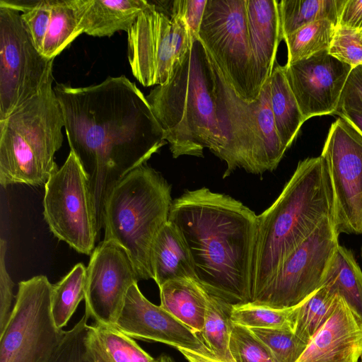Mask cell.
<instances>
[{"label": "cell", "instance_id": "9c48e42d", "mask_svg": "<svg viewBox=\"0 0 362 362\" xmlns=\"http://www.w3.org/2000/svg\"><path fill=\"white\" fill-rule=\"evenodd\" d=\"M52 284L44 275L18 284L11 317L0 332V362H48L65 331L52 313Z\"/></svg>", "mask_w": 362, "mask_h": 362}, {"label": "cell", "instance_id": "4316f807", "mask_svg": "<svg viewBox=\"0 0 362 362\" xmlns=\"http://www.w3.org/2000/svg\"><path fill=\"white\" fill-rule=\"evenodd\" d=\"M232 308L233 305L210 294L204 326L197 334L214 357L223 362H235L229 348Z\"/></svg>", "mask_w": 362, "mask_h": 362}, {"label": "cell", "instance_id": "ba28073f", "mask_svg": "<svg viewBox=\"0 0 362 362\" xmlns=\"http://www.w3.org/2000/svg\"><path fill=\"white\" fill-rule=\"evenodd\" d=\"M199 38L236 94L246 101L260 93L247 23L246 0H207Z\"/></svg>", "mask_w": 362, "mask_h": 362}, {"label": "cell", "instance_id": "7bdbcfd3", "mask_svg": "<svg viewBox=\"0 0 362 362\" xmlns=\"http://www.w3.org/2000/svg\"><path fill=\"white\" fill-rule=\"evenodd\" d=\"M177 349L183 355L188 362H223L214 357L205 356L182 347H178Z\"/></svg>", "mask_w": 362, "mask_h": 362}, {"label": "cell", "instance_id": "7c38bea8", "mask_svg": "<svg viewBox=\"0 0 362 362\" xmlns=\"http://www.w3.org/2000/svg\"><path fill=\"white\" fill-rule=\"evenodd\" d=\"M53 62L35 47L21 12L0 0V120L40 91Z\"/></svg>", "mask_w": 362, "mask_h": 362}, {"label": "cell", "instance_id": "52a82bcc", "mask_svg": "<svg viewBox=\"0 0 362 362\" xmlns=\"http://www.w3.org/2000/svg\"><path fill=\"white\" fill-rule=\"evenodd\" d=\"M209 57L214 76L216 115L226 140L220 158L227 165L223 177L237 168L253 174L274 170L286 150L274 124L269 78L256 100L246 101L236 94L212 57Z\"/></svg>", "mask_w": 362, "mask_h": 362}, {"label": "cell", "instance_id": "e575fe53", "mask_svg": "<svg viewBox=\"0 0 362 362\" xmlns=\"http://www.w3.org/2000/svg\"><path fill=\"white\" fill-rule=\"evenodd\" d=\"M229 348L235 362H276L269 349L250 329L233 322Z\"/></svg>", "mask_w": 362, "mask_h": 362}, {"label": "cell", "instance_id": "8992f818", "mask_svg": "<svg viewBox=\"0 0 362 362\" xmlns=\"http://www.w3.org/2000/svg\"><path fill=\"white\" fill-rule=\"evenodd\" d=\"M172 202L171 186L146 164L124 177L106 199L104 240L127 250L140 280L153 279L152 247L168 221Z\"/></svg>", "mask_w": 362, "mask_h": 362}, {"label": "cell", "instance_id": "ffe728a7", "mask_svg": "<svg viewBox=\"0 0 362 362\" xmlns=\"http://www.w3.org/2000/svg\"><path fill=\"white\" fill-rule=\"evenodd\" d=\"M83 33L110 37L128 31L139 15L150 5L145 0H72Z\"/></svg>", "mask_w": 362, "mask_h": 362}, {"label": "cell", "instance_id": "f546056e", "mask_svg": "<svg viewBox=\"0 0 362 362\" xmlns=\"http://www.w3.org/2000/svg\"><path fill=\"white\" fill-rule=\"evenodd\" d=\"M337 25L329 20L322 19L309 23L283 40L287 46L286 65L324 50H328L335 34Z\"/></svg>", "mask_w": 362, "mask_h": 362}, {"label": "cell", "instance_id": "d590c367", "mask_svg": "<svg viewBox=\"0 0 362 362\" xmlns=\"http://www.w3.org/2000/svg\"><path fill=\"white\" fill-rule=\"evenodd\" d=\"M88 318L84 313L71 329L65 331L62 340L48 362H90L85 347Z\"/></svg>", "mask_w": 362, "mask_h": 362}, {"label": "cell", "instance_id": "b9f144b4", "mask_svg": "<svg viewBox=\"0 0 362 362\" xmlns=\"http://www.w3.org/2000/svg\"><path fill=\"white\" fill-rule=\"evenodd\" d=\"M335 115L345 118L362 134V112L351 109L338 111Z\"/></svg>", "mask_w": 362, "mask_h": 362}, {"label": "cell", "instance_id": "ee69618b", "mask_svg": "<svg viewBox=\"0 0 362 362\" xmlns=\"http://www.w3.org/2000/svg\"><path fill=\"white\" fill-rule=\"evenodd\" d=\"M157 362H175L173 358L166 354H161L157 358Z\"/></svg>", "mask_w": 362, "mask_h": 362}, {"label": "cell", "instance_id": "60d3db41", "mask_svg": "<svg viewBox=\"0 0 362 362\" xmlns=\"http://www.w3.org/2000/svg\"><path fill=\"white\" fill-rule=\"evenodd\" d=\"M338 26L362 30V0H346Z\"/></svg>", "mask_w": 362, "mask_h": 362}, {"label": "cell", "instance_id": "d4e9b609", "mask_svg": "<svg viewBox=\"0 0 362 362\" xmlns=\"http://www.w3.org/2000/svg\"><path fill=\"white\" fill-rule=\"evenodd\" d=\"M346 0L278 1L281 38L313 22L327 19L339 24Z\"/></svg>", "mask_w": 362, "mask_h": 362}, {"label": "cell", "instance_id": "7a4b0ae2", "mask_svg": "<svg viewBox=\"0 0 362 362\" xmlns=\"http://www.w3.org/2000/svg\"><path fill=\"white\" fill-rule=\"evenodd\" d=\"M168 221L189 249L196 280L233 305L252 302L255 213L229 195L206 187L186 190L173 200Z\"/></svg>", "mask_w": 362, "mask_h": 362}, {"label": "cell", "instance_id": "bcb514c9", "mask_svg": "<svg viewBox=\"0 0 362 362\" xmlns=\"http://www.w3.org/2000/svg\"><path fill=\"white\" fill-rule=\"evenodd\" d=\"M361 257H362V247H361Z\"/></svg>", "mask_w": 362, "mask_h": 362}, {"label": "cell", "instance_id": "8d00e7d4", "mask_svg": "<svg viewBox=\"0 0 362 362\" xmlns=\"http://www.w3.org/2000/svg\"><path fill=\"white\" fill-rule=\"evenodd\" d=\"M328 52L352 69L362 65V39L360 30L337 26Z\"/></svg>", "mask_w": 362, "mask_h": 362}, {"label": "cell", "instance_id": "1f68e13d", "mask_svg": "<svg viewBox=\"0 0 362 362\" xmlns=\"http://www.w3.org/2000/svg\"><path fill=\"white\" fill-rule=\"evenodd\" d=\"M296 307L276 309L252 303L233 305L231 321L247 328L288 329L293 331Z\"/></svg>", "mask_w": 362, "mask_h": 362}, {"label": "cell", "instance_id": "7402d4cb", "mask_svg": "<svg viewBox=\"0 0 362 362\" xmlns=\"http://www.w3.org/2000/svg\"><path fill=\"white\" fill-rule=\"evenodd\" d=\"M160 289V306L197 334L202 330L210 293L194 279L169 281Z\"/></svg>", "mask_w": 362, "mask_h": 362}, {"label": "cell", "instance_id": "836d02e7", "mask_svg": "<svg viewBox=\"0 0 362 362\" xmlns=\"http://www.w3.org/2000/svg\"><path fill=\"white\" fill-rule=\"evenodd\" d=\"M250 329L269 349L276 362H296L308 344L288 329Z\"/></svg>", "mask_w": 362, "mask_h": 362}, {"label": "cell", "instance_id": "8fae6325", "mask_svg": "<svg viewBox=\"0 0 362 362\" xmlns=\"http://www.w3.org/2000/svg\"><path fill=\"white\" fill-rule=\"evenodd\" d=\"M150 3L127 32L129 65L144 87L168 83L175 64L192 45L182 18L168 16Z\"/></svg>", "mask_w": 362, "mask_h": 362}, {"label": "cell", "instance_id": "ab89813d", "mask_svg": "<svg viewBox=\"0 0 362 362\" xmlns=\"http://www.w3.org/2000/svg\"><path fill=\"white\" fill-rule=\"evenodd\" d=\"M351 109L362 112V65L351 71L342 90L334 115Z\"/></svg>", "mask_w": 362, "mask_h": 362}, {"label": "cell", "instance_id": "2e32d148", "mask_svg": "<svg viewBox=\"0 0 362 362\" xmlns=\"http://www.w3.org/2000/svg\"><path fill=\"white\" fill-rule=\"evenodd\" d=\"M284 67L305 121L314 116L334 115L352 70L350 65L324 50Z\"/></svg>", "mask_w": 362, "mask_h": 362}, {"label": "cell", "instance_id": "ac0fdd59", "mask_svg": "<svg viewBox=\"0 0 362 362\" xmlns=\"http://www.w3.org/2000/svg\"><path fill=\"white\" fill-rule=\"evenodd\" d=\"M361 356L362 317L339 296L334 312L296 362H358Z\"/></svg>", "mask_w": 362, "mask_h": 362}, {"label": "cell", "instance_id": "4dcf8cb0", "mask_svg": "<svg viewBox=\"0 0 362 362\" xmlns=\"http://www.w3.org/2000/svg\"><path fill=\"white\" fill-rule=\"evenodd\" d=\"M86 268L78 263L52 286V313L56 325L62 329L85 298Z\"/></svg>", "mask_w": 362, "mask_h": 362}, {"label": "cell", "instance_id": "5bb4252c", "mask_svg": "<svg viewBox=\"0 0 362 362\" xmlns=\"http://www.w3.org/2000/svg\"><path fill=\"white\" fill-rule=\"evenodd\" d=\"M321 156L329 177L338 233L362 234V134L339 117L331 125Z\"/></svg>", "mask_w": 362, "mask_h": 362}, {"label": "cell", "instance_id": "f35d334b", "mask_svg": "<svg viewBox=\"0 0 362 362\" xmlns=\"http://www.w3.org/2000/svg\"><path fill=\"white\" fill-rule=\"evenodd\" d=\"M6 241L0 240V332L6 327L13 310V282L6 266Z\"/></svg>", "mask_w": 362, "mask_h": 362}, {"label": "cell", "instance_id": "f6af8a7d", "mask_svg": "<svg viewBox=\"0 0 362 362\" xmlns=\"http://www.w3.org/2000/svg\"><path fill=\"white\" fill-rule=\"evenodd\" d=\"M360 33H361V39H362V30H360Z\"/></svg>", "mask_w": 362, "mask_h": 362}, {"label": "cell", "instance_id": "83f0119b", "mask_svg": "<svg viewBox=\"0 0 362 362\" xmlns=\"http://www.w3.org/2000/svg\"><path fill=\"white\" fill-rule=\"evenodd\" d=\"M51 1L50 21L41 53L52 59L83 32L72 0Z\"/></svg>", "mask_w": 362, "mask_h": 362}, {"label": "cell", "instance_id": "277c9868", "mask_svg": "<svg viewBox=\"0 0 362 362\" xmlns=\"http://www.w3.org/2000/svg\"><path fill=\"white\" fill-rule=\"evenodd\" d=\"M146 97L173 158L201 157L205 148L221 158L226 140L216 115L214 72L199 39L175 64L168 83Z\"/></svg>", "mask_w": 362, "mask_h": 362}, {"label": "cell", "instance_id": "d6986e66", "mask_svg": "<svg viewBox=\"0 0 362 362\" xmlns=\"http://www.w3.org/2000/svg\"><path fill=\"white\" fill-rule=\"evenodd\" d=\"M247 23L259 89L270 78L281 40L276 0H246Z\"/></svg>", "mask_w": 362, "mask_h": 362}, {"label": "cell", "instance_id": "f1b7e54d", "mask_svg": "<svg viewBox=\"0 0 362 362\" xmlns=\"http://www.w3.org/2000/svg\"><path fill=\"white\" fill-rule=\"evenodd\" d=\"M338 298V294L323 285L296 306L294 334L308 343L334 312Z\"/></svg>", "mask_w": 362, "mask_h": 362}, {"label": "cell", "instance_id": "d6a6232c", "mask_svg": "<svg viewBox=\"0 0 362 362\" xmlns=\"http://www.w3.org/2000/svg\"><path fill=\"white\" fill-rule=\"evenodd\" d=\"M3 1L22 12L21 16L25 29L35 47L42 52L50 21L52 1Z\"/></svg>", "mask_w": 362, "mask_h": 362}, {"label": "cell", "instance_id": "9a60e30c", "mask_svg": "<svg viewBox=\"0 0 362 362\" xmlns=\"http://www.w3.org/2000/svg\"><path fill=\"white\" fill-rule=\"evenodd\" d=\"M140 280L127 250L103 240L86 267L85 313L95 322L114 327L129 288Z\"/></svg>", "mask_w": 362, "mask_h": 362}, {"label": "cell", "instance_id": "30bf717a", "mask_svg": "<svg viewBox=\"0 0 362 362\" xmlns=\"http://www.w3.org/2000/svg\"><path fill=\"white\" fill-rule=\"evenodd\" d=\"M43 207L54 235L78 252L91 255L99 232L88 180L72 151L45 184Z\"/></svg>", "mask_w": 362, "mask_h": 362}, {"label": "cell", "instance_id": "6da1fadb", "mask_svg": "<svg viewBox=\"0 0 362 362\" xmlns=\"http://www.w3.org/2000/svg\"><path fill=\"white\" fill-rule=\"evenodd\" d=\"M71 151L88 180L98 232L114 187L168 143L146 97L125 76L85 87L57 83Z\"/></svg>", "mask_w": 362, "mask_h": 362}, {"label": "cell", "instance_id": "cb8c5ba5", "mask_svg": "<svg viewBox=\"0 0 362 362\" xmlns=\"http://www.w3.org/2000/svg\"><path fill=\"white\" fill-rule=\"evenodd\" d=\"M269 84L275 127L283 146L287 150L305 121L286 79L284 66H274Z\"/></svg>", "mask_w": 362, "mask_h": 362}, {"label": "cell", "instance_id": "484cf974", "mask_svg": "<svg viewBox=\"0 0 362 362\" xmlns=\"http://www.w3.org/2000/svg\"><path fill=\"white\" fill-rule=\"evenodd\" d=\"M323 285L341 296L362 317V271L351 250L339 245Z\"/></svg>", "mask_w": 362, "mask_h": 362}, {"label": "cell", "instance_id": "4fadbf2b", "mask_svg": "<svg viewBox=\"0 0 362 362\" xmlns=\"http://www.w3.org/2000/svg\"><path fill=\"white\" fill-rule=\"evenodd\" d=\"M339 236L333 216L323 220L285 259L252 303L287 309L305 300L322 286Z\"/></svg>", "mask_w": 362, "mask_h": 362}, {"label": "cell", "instance_id": "e0dca14e", "mask_svg": "<svg viewBox=\"0 0 362 362\" xmlns=\"http://www.w3.org/2000/svg\"><path fill=\"white\" fill-rule=\"evenodd\" d=\"M114 327L132 339L161 342L214 357L194 331L150 302L137 284L128 290Z\"/></svg>", "mask_w": 362, "mask_h": 362}, {"label": "cell", "instance_id": "3957f363", "mask_svg": "<svg viewBox=\"0 0 362 362\" xmlns=\"http://www.w3.org/2000/svg\"><path fill=\"white\" fill-rule=\"evenodd\" d=\"M330 216L333 194L325 162L321 156L305 158L274 202L257 216L251 303L293 251Z\"/></svg>", "mask_w": 362, "mask_h": 362}, {"label": "cell", "instance_id": "7dc6e473", "mask_svg": "<svg viewBox=\"0 0 362 362\" xmlns=\"http://www.w3.org/2000/svg\"><path fill=\"white\" fill-rule=\"evenodd\" d=\"M361 362H362V361Z\"/></svg>", "mask_w": 362, "mask_h": 362}, {"label": "cell", "instance_id": "5b68a950", "mask_svg": "<svg viewBox=\"0 0 362 362\" xmlns=\"http://www.w3.org/2000/svg\"><path fill=\"white\" fill-rule=\"evenodd\" d=\"M52 76L40 91L0 120V183L38 186L58 168L64 117Z\"/></svg>", "mask_w": 362, "mask_h": 362}, {"label": "cell", "instance_id": "74e56055", "mask_svg": "<svg viewBox=\"0 0 362 362\" xmlns=\"http://www.w3.org/2000/svg\"><path fill=\"white\" fill-rule=\"evenodd\" d=\"M207 0H175L171 1L170 13L185 22L192 42L199 40V33Z\"/></svg>", "mask_w": 362, "mask_h": 362}, {"label": "cell", "instance_id": "44dd1931", "mask_svg": "<svg viewBox=\"0 0 362 362\" xmlns=\"http://www.w3.org/2000/svg\"><path fill=\"white\" fill-rule=\"evenodd\" d=\"M153 280L158 288L179 279H196L188 245L180 229L168 221L157 235L151 250Z\"/></svg>", "mask_w": 362, "mask_h": 362}, {"label": "cell", "instance_id": "603a6c76", "mask_svg": "<svg viewBox=\"0 0 362 362\" xmlns=\"http://www.w3.org/2000/svg\"><path fill=\"white\" fill-rule=\"evenodd\" d=\"M85 347L90 362H157L132 338L102 323L88 325Z\"/></svg>", "mask_w": 362, "mask_h": 362}]
</instances>
